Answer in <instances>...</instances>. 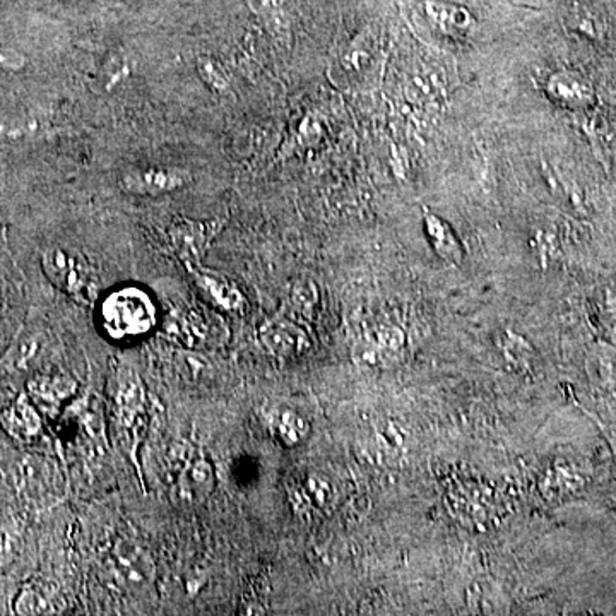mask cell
<instances>
[{
  "mask_svg": "<svg viewBox=\"0 0 616 616\" xmlns=\"http://www.w3.org/2000/svg\"><path fill=\"white\" fill-rule=\"evenodd\" d=\"M193 173L178 166H146L124 173L120 189L130 196L158 197L185 189Z\"/></svg>",
  "mask_w": 616,
  "mask_h": 616,
  "instance_id": "cell-5",
  "label": "cell"
},
{
  "mask_svg": "<svg viewBox=\"0 0 616 616\" xmlns=\"http://www.w3.org/2000/svg\"><path fill=\"white\" fill-rule=\"evenodd\" d=\"M260 342L269 353L276 357H299L309 348V338L299 324L288 318H271L259 329Z\"/></svg>",
  "mask_w": 616,
  "mask_h": 616,
  "instance_id": "cell-9",
  "label": "cell"
},
{
  "mask_svg": "<svg viewBox=\"0 0 616 616\" xmlns=\"http://www.w3.org/2000/svg\"><path fill=\"white\" fill-rule=\"evenodd\" d=\"M20 545V534L14 527L0 526V569L8 567L16 558Z\"/></svg>",
  "mask_w": 616,
  "mask_h": 616,
  "instance_id": "cell-23",
  "label": "cell"
},
{
  "mask_svg": "<svg viewBox=\"0 0 616 616\" xmlns=\"http://www.w3.org/2000/svg\"><path fill=\"white\" fill-rule=\"evenodd\" d=\"M570 18H572L573 28L589 36H596L603 26L596 12L593 9L582 8V5H576Z\"/></svg>",
  "mask_w": 616,
  "mask_h": 616,
  "instance_id": "cell-24",
  "label": "cell"
},
{
  "mask_svg": "<svg viewBox=\"0 0 616 616\" xmlns=\"http://www.w3.org/2000/svg\"><path fill=\"white\" fill-rule=\"evenodd\" d=\"M172 240L178 254L189 263V267H193L205 254L211 233L206 224H178L173 228Z\"/></svg>",
  "mask_w": 616,
  "mask_h": 616,
  "instance_id": "cell-14",
  "label": "cell"
},
{
  "mask_svg": "<svg viewBox=\"0 0 616 616\" xmlns=\"http://www.w3.org/2000/svg\"><path fill=\"white\" fill-rule=\"evenodd\" d=\"M381 39L373 30L358 33L330 67L334 83L355 86L372 78L381 62Z\"/></svg>",
  "mask_w": 616,
  "mask_h": 616,
  "instance_id": "cell-3",
  "label": "cell"
},
{
  "mask_svg": "<svg viewBox=\"0 0 616 616\" xmlns=\"http://www.w3.org/2000/svg\"><path fill=\"white\" fill-rule=\"evenodd\" d=\"M370 341L375 342V345L381 346L382 350L387 355H396L397 351L403 350L405 346V334L399 327L394 326H382L379 327L375 333H373Z\"/></svg>",
  "mask_w": 616,
  "mask_h": 616,
  "instance_id": "cell-21",
  "label": "cell"
},
{
  "mask_svg": "<svg viewBox=\"0 0 616 616\" xmlns=\"http://www.w3.org/2000/svg\"><path fill=\"white\" fill-rule=\"evenodd\" d=\"M158 311L153 299L141 288L126 287L112 291L103 300L100 321L112 339L139 338L156 326Z\"/></svg>",
  "mask_w": 616,
  "mask_h": 616,
  "instance_id": "cell-1",
  "label": "cell"
},
{
  "mask_svg": "<svg viewBox=\"0 0 616 616\" xmlns=\"http://www.w3.org/2000/svg\"><path fill=\"white\" fill-rule=\"evenodd\" d=\"M425 18L433 30L449 38H467L478 28L475 14L464 5L451 0H423Z\"/></svg>",
  "mask_w": 616,
  "mask_h": 616,
  "instance_id": "cell-7",
  "label": "cell"
},
{
  "mask_svg": "<svg viewBox=\"0 0 616 616\" xmlns=\"http://www.w3.org/2000/svg\"><path fill=\"white\" fill-rule=\"evenodd\" d=\"M423 220L425 232H427L428 240L435 248L437 254L451 260V263H460L463 252H461L460 242L455 239L452 228L432 212H425Z\"/></svg>",
  "mask_w": 616,
  "mask_h": 616,
  "instance_id": "cell-16",
  "label": "cell"
},
{
  "mask_svg": "<svg viewBox=\"0 0 616 616\" xmlns=\"http://www.w3.org/2000/svg\"><path fill=\"white\" fill-rule=\"evenodd\" d=\"M39 351L42 341L36 334H21L20 338L9 346L4 357L0 358V367L9 373L28 372Z\"/></svg>",
  "mask_w": 616,
  "mask_h": 616,
  "instance_id": "cell-15",
  "label": "cell"
},
{
  "mask_svg": "<svg viewBox=\"0 0 616 616\" xmlns=\"http://www.w3.org/2000/svg\"><path fill=\"white\" fill-rule=\"evenodd\" d=\"M28 63V59L14 48L0 47V72H20Z\"/></svg>",
  "mask_w": 616,
  "mask_h": 616,
  "instance_id": "cell-26",
  "label": "cell"
},
{
  "mask_svg": "<svg viewBox=\"0 0 616 616\" xmlns=\"http://www.w3.org/2000/svg\"><path fill=\"white\" fill-rule=\"evenodd\" d=\"M112 567L115 578L129 589H141L151 584L154 566L150 555L138 543L120 539L112 551Z\"/></svg>",
  "mask_w": 616,
  "mask_h": 616,
  "instance_id": "cell-6",
  "label": "cell"
},
{
  "mask_svg": "<svg viewBox=\"0 0 616 616\" xmlns=\"http://www.w3.org/2000/svg\"><path fill=\"white\" fill-rule=\"evenodd\" d=\"M546 93L555 103L572 111L588 108L596 100L593 84L572 71H558L551 74L546 81Z\"/></svg>",
  "mask_w": 616,
  "mask_h": 616,
  "instance_id": "cell-11",
  "label": "cell"
},
{
  "mask_svg": "<svg viewBox=\"0 0 616 616\" xmlns=\"http://www.w3.org/2000/svg\"><path fill=\"white\" fill-rule=\"evenodd\" d=\"M78 390L74 379L63 373H39L28 382V394L38 408L56 411Z\"/></svg>",
  "mask_w": 616,
  "mask_h": 616,
  "instance_id": "cell-12",
  "label": "cell"
},
{
  "mask_svg": "<svg viewBox=\"0 0 616 616\" xmlns=\"http://www.w3.org/2000/svg\"><path fill=\"white\" fill-rule=\"evenodd\" d=\"M56 612V603L47 589L38 584L24 585L14 600V613L18 615H48Z\"/></svg>",
  "mask_w": 616,
  "mask_h": 616,
  "instance_id": "cell-19",
  "label": "cell"
},
{
  "mask_svg": "<svg viewBox=\"0 0 616 616\" xmlns=\"http://www.w3.org/2000/svg\"><path fill=\"white\" fill-rule=\"evenodd\" d=\"M530 345H527L521 336L514 333H507L505 334V341H503V353L512 363H518V365H522V363H526V358L530 357L531 353Z\"/></svg>",
  "mask_w": 616,
  "mask_h": 616,
  "instance_id": "cell-25",
  "label": "cell"
},
{
  "mask_svg": "<svg viewBox=\"0 0 616 616\" xmlns=\"http://www.w3.org/2000/svg\"><path fill=\"white\" fill-rule=\"evenodd\" d=\"M272 433L281 444L287 448H294V445L302 444L303 440L309 435V423L303 420V417L297 412L284 409V411L276 412L272 417Z\"/></svg>",
  "mask_w": 616,
  "mask_h": 616,
  "instance_id": "cell-18",
  "label": "cell"
},
{
  "mask_svg": "<svg viewBox=\"0 0 616 616\" xmlns=\"http://www.w3.org/2000/svg\"><path fill=\"white\" fill-rule=\"evenodd\" d=\"M144 385L139 381L136 373L124 370L118 377L117 391H115V408H117L118 421L126 428L136 427L139 417L144 411Z\"/></svg>",
  "mask_w": 616,
  "mask_h": 616,
  "instance_id": "cell-13",
  "label": "cell"
},
{
  "mask_svg": "<svg viewBox=\"0 0 616 616\" xmlns=\"http://www.w3.org/2000/svg\"><path fill=\"white\" fill-rule=\"evenodd\" d=\"M306 493H309V499L315 505H326L330 499L329 484L321 478H311L309 484H306Z\"/></svg>",
  "mask_w": 616,
  "mask_h": 616,
  "instance_id": "cell-27",
  "label": "cell"
},
{
  "mask_svg": "<svg viewBox=\"0 0 616 616\" xmlns=\"http://www.w3.org/2000/svg\"><path fill=\"white\" fill-rule=\"evenodd\" d=\"M290 2L291 0H259V8L260 11L272 14V12L284 11Z\"/></svg>",
  "mask_w": 616,
  "mask_h": 616,
  "instance_id": "cell-29",
  "label": "cell"
},
{
  "mask_svg": "<svg viewBox=\"0 0 616 616\" xmlns=\"http://www.w3.org/2000/svg\"><path fill=\"white\" fill-rule=\"evenodd\" d=\"M0 427L18 442H32L42 433L44 425L39 418L38 406L28 394H21L0 412Z\"/></svg>",
  "mask_w": 616,
  "mask_h": 616,
  "instance_id": "cell-10",
  "label": "cell"
},
{
  "mask_svg": "<svg viewBox=\"0 0 616 616\" xmlns=\"http://www.w3.org/2000/svg\"><path fill=\"white\" fill-rule=\"evenodd\" d=\"M469 605L481 613H493L502 608L500 596H495L493 588L487 589L484 584H476L469 591Z\"/></svg>",
  "mask_w": 616,
  "mask_h": 616,
  "instance_id": "cell-22",
  "label": "cell"
},
{
  "mask_svg": "<svg viewBox=\"0 0 616 616\" xmlns=\"http://www.w3.org/2000/svg\"><path fill=\"white\" fill-rule=\"evenodd\" d=\"M11 478L20 499L33 509H50L66 497L62 469L48 455H24L12 467Z\"/></svg>",
  "mask_w": 616,
  "mask_h": 616,
  "instance_id": "cell-2",
  "label": "cell"
},
{
  "mask_svg": "<svg viewBox=\"0 0 616 616\" xmlns=\"http://www.w3.org/2000/svg\"><path fill=\"white\" fill-rule=\"evenodd\" d=\"M42 266L51 283L74 299H93L96 290L95 275L81 257L66 248L51 247L44 252Z\"/></svg>",
  "mask_w": 616,
  "mask_h": 616,
  "instance_id": "cell-4",
  "label": "cell"
},
{
  "mask_svg": "<svg viewBox=\"0 0 616 616\" xmlns=\"http://www.w3.org/2000/svg\"><path fill=\"white\" fill-rule=\"evenodd\" d=\"M217 485V475L206 457L187 461L175 481V499L185 505H197L208 500Z\"/></svg>",
  "mask_w": 616,
  "mask_h": 616,
  "instance_id": "cell-8",
  "label": "cell"
},
{
  "mask_svg": "<svg viewBox=\"0 0 616 616\" xmlns=\"http://www.w3.org/2000/svg\"><path fill=\"white\" fill-rule=\"evenodd\" d=\"M200 75L205 79L206 83L211 84V86L223 88L224 86V75L221 74L220 67L218 63L211 62V60H202L200 62Z\"/></svg>",
  "mask_w": 616,
  "mask_h": 616,
  "instance_id": "cell-28",
  "label": "cell"
},
{
  "mask_svg": "<svg viewBox=\"0 0 616 616\" xmlns=\"http://www.w3.org/2000/svg\"><path fill=\"white\" fill-rule=\"evenodd\" d=\"M190 271L196 276L200 288L211 297L212 302L218 303L223 309L235 311L244 303L242 293L236 290L235 284L228 283L226 279L220 278L217 275H209L206 271H196V269H190Z\"/></svg>",
  "mask_w": 616,
  "mask_h": 616,
  "instance_id": "cell-17",
  "label": "cell"
},
{
  "mask_svg": "<svg viewBox=\"0 0 616 616\" xmlns=\"http://www.w3.org/2000/svg\"><path fill=\"white\" fill-rule=\"evenodd\" d=\"M290 299L294 311L303 315H312L318 300L317 287L309 279H300L291 288Z\"/></svg>",
  "mask_w": 616,
  "mask_h": 616,
  "instance_id": "cell-20",
  "label": "cell"
}]
</instances>
